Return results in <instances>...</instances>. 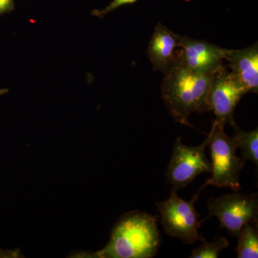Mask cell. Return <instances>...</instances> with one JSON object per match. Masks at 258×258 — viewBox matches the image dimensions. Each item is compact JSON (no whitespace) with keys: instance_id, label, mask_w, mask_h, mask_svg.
I'll use <instances>...</instances> for the list:
<instances>
[{"instance_id":"6da1fadb","label":"cell","mask_w":258,"mask_h":258,"mask_svg":"<svg viewBox=\"0 0 258 258\" xmlns=\"http://www.w3.org/2000/svg\"><path fill=\"white\" fill-rule=\"evenodd\" d=\"M160 234L157 219L140 211L125 214L113 226L109 242L98 252H80L75 257L152 258L157 254Z\"/></svg>"},{"instance_id":"7a4b0ae2","label":"cell","mask_w":258,"mask_h":258,"mask_svg":"<svg viewBox=\"0 0 258 258\" xmlns=\"http://www.w3.org/2000/svg\"><path fill=\"white\" fill-rule=\"evenodd\" d=\"M164 74L161 83L163 101L177 123L192 127L189 117L194 113L208 111L207 97L213 74L193 72L176 57Z\"/></svg>"},{"instance_id":"3957f363","label":"cell","mask_w":258,"mask_h":258,"mask_svg":"<svg viewBox=\"0 0 258 258\" xmlns=\"http://www.w3.org/2000/svg\"><path fill=\"white\" fill-rule=\"evenodd\" d=\"M224 129L214 120L208 144L211 152L212 176L205 184L239 191L240 173L245 161L236 154L239 147L235 137L227 136Z\"/></svg>"},{"instance_id":"277c9868","label":"cell","mask_w":258,"mask_h":258,"mask_svg":"<svg viewBox=\"0 0 258 258\" xmlns=\"http://www.w3.org/2000/svg\"><path fill=\"white\" fill-rule=\"evenodd\" d=\"M206 186L203 185L189 201L180 198L177 191L172 189L167 200L156 203L166 235L186 244L205 242V238L199 233L203 222L199 220L200 215L195 209V203Z\"/></svg>"},{"instance_id":"5b68a950","label":"cell","mask_w":258,"mask_h":258,"mask_svg":"<svg viewBox=\"0 0 258 258\" xmlns=\"http://www.w3.org/2000/svg\"><path fill=\"white\" fill-rule=\"evenodd\" d=\"M207 205L208 216L205 220L209 217H217L220 227L228 230L232 235L237 236L245 224L257 222V194L244 195L235 191L220 198H210Z\"/></svg>"},{"instance_id":"8992f818","label":"cell","mask_w":258,"mask_h":258,"mask_svg":"<svg viewBox=\"0 0 258 258\" xmlns=\"http://www.w3.org/2000/svg\"><path fill=\"white\" fill-rule=\"evenodd\" d=\"M209 137L196 147L184 145L181 137L176 139L172 155L168 165L166 176L173 189L186 187L195 178L203 173L212 172L211 162L205 154Z\"/></svg>"},{"instance_id":"52a82bcc","label":"cell","mask_w":258,"mask_h":258,"mask_svg":"<svg viewBox=\"0 0 258 258\" xmlns=\"http://www.w3.org/2000/svg\"><path fill=\"white\" fill-rule=\"evenodd\" d=\"M247 93L235 76L222 66L212 76L207 97L208 111H213L215 121L225 128L226 124L234 125L237 103Z\"/></svg>"},{"instance_id":"ba28073f","label":"cell","mask_w":258,"mask_h":258,"mask_svg":"<svg viewBox=\"0 0 258 258\" xmlns=\"http://www.w3.org/2000/svg\"><path fill=\"white\" fill-rule=\"evenodd\" d=\"M176 55L187 69L200 74H213L224 66L227 49L204 40L177 35Z\"/></svg>"},{"instance_id":"9c48e42d","label":"cell","mask_w":258,"mask_h":258,"mask_svg":"<svg viewBox=\"0 0 258 258\" xmlns=\"http://www.w3.org/2000/svg\"><path fill=\"white\" fill-rule=\"evenodd\" d=\"M227 66L247 93H258V43L238 50L227 49Z\"/></svg>"},{"instance_id":"30bf717a","label":"cell","mask_w":258,"mask_h":258,"mask_svg":"<svg viewBox=\"0 0 258 258\" xmlns=\"http://www.w3.org/2000/svg\"><path fill=\"white\" fill-rule=\"evenodd\" d=\"M177 48V34L163 24L157 23L147 52L153 70L165 74L175 60Z\"/></svg>"},{"instance_id":"8fae6325","label":"cell","mask_w":258,"mask_h":258,"mask_svg":"<svg viewBox=\"0 0 258 258\" xmlns=\"http://www.w3.org/2000/svg\"><path fill=\"white\" fill-rule=\"evenodd\" d=\"M237 257L257 258L258 257L257 222H248L237 234Z\"/></svg>"},{"instance_id":"7c38bea8","label":"cell","mask_w":258,"mask_h":258,"mask_svg":"<svg viewBox=\"0 0 258 258\" xmlns=\"http://www.w3.org/2000/svg\"><path fill=\"white\" fill-rule=\"evenodd\" d=\"M235 131V137L238 147L242 149V159L251 161L254 164H258V129L250 132H244L238 125H232Z\"/></svg>"},{"instance_id":"4fadbf2b","label":"cell","mask_w":258,"mask_h":258,"mask_svg":"<svg viewBox=\"0 0 258 258\" xmlns=\"http://www.w3.org/2000/svg\"><path fill=\"white\" fill-rule=\"evenodd\" d=\"M203 242L201 246L194 249L190 257L217 258L224 249L229 247L228 240L225 237H220L212 242Z\"/></svg>"},{"instance_id":"5bb4252c","label":"cell","mask_w":258,"mask_h":258,"mask_svg":"<svg viewBox=\"0 0 258 258\" xmlns=\"http://www.w3.org/2000/svg\"><path fill=\"white\" fill-rule=\"evenodd\" d=\"M138 0H113L112 1L106 8L103 10H95L92 12L93 16L98 17V18H103V17L106 16L108 13L114 11L115 10L118 9L120 6H123L125 5L133 4Z\"/></svg>"},{"instance_id":"9a60e30c","label":"cell","mask_w":258,"mask_h":258,"mask_svg":"<svg viewBox=\"0 0 258 258\" xmlns=\"http://www.w3.org/2000/svg\"><path fill=\"white\" fill-rule=\"evenodd\" d=\"M14 10V0H0V15L11 13Z\"/></svg>"},{"instance_id":"2e32d148","label":"cell","mask_w":258,"mask_h":258,"mask_svg":"<svg viewBox=\"0 0 258 258\" xmlns=\"http://www.w3.org/2000/svg\"><path fill=\"white\" fill-rule=\"evenodd\" d=\"M8 90L6 89V88H3V89H0V96H3V95L6 94L7 93H8Z\"/></svg>"}]
</instances>
